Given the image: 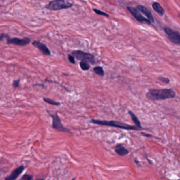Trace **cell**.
Listing matches in <instances>:
<instances>
[{
  "mask_svg": "<svg viewBox=\"0 0 180 180\" xmlns=\"http://www.w3.org/2000/svg\"><path fill=\"white\" fill-rule=\"evenodd\" d=\"M175 96V92L172 88L151 89L146 94V98L152 100H160L174 98Z\"/></svg>",
  "mask_w": 180,
  "mask_h": 180,
  "instance_id": "6da1fadb",
  "label": "cell"
},
{
  "mask_svg": "<svg viewBox=\"0 0 180 180\" xmlns=\"http://www.w3.org/2000/svg\"><path fill=\"white\" fill-rule=\"evenodd\" d=\"M90 121L95 124L100 125L110 126V127H113L119 128L121 129H124V130H142V129L138 128L135 126H131L130 125L125 124L121 122L114 121H101V120L92 119Z\"/></svg>",
  "mask_w": 180,
  "mask_h": 180,
  "instance_id": "7a4b0ae2",
  "label": "cell"
},
{
  "mask_svg": "<svg viewBox=\"0 0 180 180\" xmlns=\"http://www.w3.org/2000/svg\"><path fill=\"white\" fill-rule=\"evenodd\" d=\"M73 4L63 0H55L50 1L48 4L45 6V8L51 11H58L62 9H67L72 7Z\"/></svg>",
  "mask_w": 180,
  "mask_h": 180,
  "instance_id": "3957f363",
  "label": "cell"
},
{
  "mask_svg": "<svg viewBox=\"0 0 180 180\" xmlns=\"http://www.w3.org/2000/svg\"><path fill=\"white\" fill-rule=\"evenodd\" d=\"M72 56L76 59L83 62L90 63L92 65L96 64V59L95 56L89 53L85 52L81 50L73 51L72 52Z\"/></svg>",
  "mask_w": 180,
  "mask_h": 180,
  "instance_id": "277c9868",
  "label": "cell"
},
{
  "mask_svg": "<svg viewBox=\"0 0 180 180\" xmlns=\"http://www.w3.org/2000/svg\"><path fill=\"white\" fill-rule=\"evenodd\" d=\"M49 114L51 117L52 118V127L54 129L61 132L72 133L70 130L67 128L65 127L61 123V119L59 117V115L57 112H56L53 114L49 113Z\"/></svg>",
  "mask_w": 180,
  "mask_h": 180,
  "instance_id": "5b68a950",
  "label": "cell"
},
{
  "mask_svg": "<svg viewBox=\"0 0 180 180\" xmlns=\"http://www.w3.org/2000/svg\"><path fill=\"white\" fill-rule=\"evenodd\" d=\"M127 9L137 21H138L141 23L146 24L148 25H150L151 24V22H150L149 20H147L145 17H144L136 8L132 7V6H127Z\"/></svg>",
  "mask_w": 180,
  "mask_h": 180,
  "instance_id": "8992f818",
  "label": "cell"
},
{
  "mask_svg": "<svg viewBox=\"0 0 180 180\" xmlns=\"http://www.w3.org/2000/svg\"><path fill=\"white\" fill-rule=\"evenodd\" d=\"M165 33L168 35V39L174 44L179 45L180 44V36L179 32L174 31L168 27L164 29Z\"/></svg>",
  "mask_w": 180,
  "mask_h": 180,
  "instance_id": "52a82bcc",
  "label": "cell"
},
{
  "mask_svg": "<svg viewBox=\"0 0 180 180\" xmlns=\"http://www.w3.org/2000/svg\"><path fill=\"white\" fill-rule=\"evenodd\" d=\"M31 39L29 38H25L22 39L14 38H9L7 40V42L8 44H12L16 46H25L30 43Z\"/></svg>",
  "mask_w": 180,
  "mask_h": 180,
  "instance_id": "ba28073f",
  "label": "cell"
},
{
  "mask_svg": "<svg viewBox=\"0 0 180 180\" xmlns=\"http://www.w3.org/2000/svg\"><path fill=\"white\" fill-rule=\"evenodd\" d=\"M25 168L23 165H21L18 168H16L14 170L12 171L11 174L5 177V180H16L19 175L25 171Z\"/></svg>",
  "mask_w": 180,
  "mask_h": 180,
  "instance_id": "9c48e42d",
  "label": "cell"
},
{
  "mask_svg": "<svg viewBox=\"0 0 180 180\" xmlns=\"http://www.w3.org/2000/svg\"><path fill=\"white\" fill-rule=\"evenodd\" d=\"M32 45L36 47L39 50L41 51L43 54L46 56L51 55V52L49 49L48 48L46 44L41 42L39 41H34L32 42Z\"/></svg>",
  "mask_w": 180,
  "mask_h": 180,
  "instance_id": "30bf717a",
  "label": "cell"
},
{
  "mask_svg": "<svg viewBox=\"0 0 180 180\" xmlns=\"http://www.w3.org/2000/svg\"><path fill=\"white\" fill-rule=\"evenodd\" d=\"M139 12L142 13L147 18V20H149L151 22H154V19L153 18L152 13L151 11L148 9L145 6H143L142 5H138L136 6V8Z\"/></svg>",
  "mask_w": 180,
  "mask_h": 180,
  "instance_id": "8fae6325",
  "label": "cell"
},
{
  "mask_svg": "<svg viewBox=\"0 0 180 180\" xmlns=\"http://www.w3.org/2000/svg\"><path fill=\"white\" fill-rule=\"evenodd\" d=\"M115 151L118 155L124 156L129 153V151L121 144H117L115 146Z\"/></svg>",
  "mask_w": 180,
  "mask_h": 180,
  "instance_id": "7c38bea8",
  "label": "cell"
},
{
  "mask_svg": "<svg viewBox=\"0 0 180 180\" xmlns=\"http://www.w3.org/2000/svg\"><path fill=\"white\" fill-rule=\"evenodd\" d=\"M152 7L155 12L158 13L159 16H162L165 14V10L164 8L161 5V4L158 2H154L152 4Z\"/></svg>",
  "mask_w": 180,
  "mask_h": 180,
  "instance_id": "4fadbf2b",
  "label": "cell"
},
{
  "mask_svg": "<svg viewBox=\"0 0 180 180\" xmlns=\"http://www.w3.org/2000/svg\"><path fill=\"white\" fill-rule=\"evenodd\" d=\"M128 114L130 115L131 116V118L132 119V121L134 123V124H135V125L136 126V127L140 128V129H142V130H144L142 128V126L141 125V123L140 122L139 119L138 118V117H137L136 115L133 112L129 110L128 111Z\"/></svg>",
  "mask_w": 180,
  "mask_h": 180,
  "instance_id": "5bb4252c",
  "label": "cell"
},
{
  "mask_svg": "<svg viewBox=\"0 0 180 180\" xmlns=\"http://www.w3.org/2000/svg\"><path fill=\"white\" fill-rule=\"evenodd\" d=\"M93 71L97 75H99L101 77H103L105 75L104 70L102 67L97 66L93 68Z\"/></svg>",
  "mask_w": 180,
  "mask_h": 180,
  "instance_id": "9a60e30c",
  "label": "cell"
},
{
  "mask_svg": "<svg viewBox=\"0 0 180 180\" xmlns=\"http://www.w3.org/2000/svg\"><path fill=\"white\" fill-rule=\"evenodd\" d=\"M44 101L46 102V103H48L50 105H52L55 106H59L61 104L59 102H55L54 100H51L50 98H43Z\"/></svg>",
  "mask_w": 180,
  "mask_h": 180,
  "instance_id": "2e32d148",
  "label": "cell"
},
{
  "mask_svg": "<svg viewBox=\"0 0 180 180\" xmlns=\"http://www.w3.org/2000/svg\"><path fill=\"white\" fill-rule=\"evenodd\" d=\"M79 65H80L81 69L84 71L88 70L90 68V65H89V63H88L87 62L81 61Z\"/></svg>",
  "mask_w": 180,
  "mask_h": 180,
  "instance_id": "e0dca14e",
  "label": "cell"
},
{
  "mask_svg": "<svg viewBox=\"0 0 180 180\" xmlns=\"http://www.w3.org/2000/svg\"><path fill=\"white\" fill-rule=\"evenodd\" d=\"M93 11L95 12L97 14H98V15L105 16H106V17H109V15L107 13L104 12H103V11H100V10L96 9H93Z\"/></svg>",
  "mask_w": 180,
  "mask_h": 180,
  "instance_id": "ac0fdd59",
  "label": "cell"
},
{
  "mask_svg": "<svg viewBox=\"0 0 180 180\" xmlns=\"http://www.w3.org/2000/svg\"><path fill=\"white\" fill-rule=\"evenodd\" d=\"M158 79L160 81H161L162 82H163L164 84H168L170 82V79L168 78L160 77L158 78Z\"/></svg>",
  "mask_w": 180,
  "mask_h": 180,
  "instance_id": "d6986e66",
  "label": "cell"
},
{
  "mask_svg": "<svg viewBox=\"0 0 180 180\" xmlns=\"http://www.w3.org/2000/svg\"><path fill=\"white\" fill-rule=\"evenodd\" d=\"M33 177L31 175L29 174H25L23 175L21 179L20 180H32Z\"/></svg>",
  "mask_w": 180,
  "mask_h": 180,
  "instance_id": "ffe728a7",
  "label": "cell"
},
{
  "mask_svg": "<svg viewBox=\"0 0 180 180\" xmlns=\"http://www.w3.org/2000/svg\"><path fill=\"white\" fill-rule=\"evenodd\" d=\"M13 87L14 88H18L20 86V79L17 80L13 81L12 84Z\"/></svg>",
  "mask_w": 180,
  "mask_h": 180,
  "instance_id": "44dd1931",
  "label": "cell"
},
{
  "mask_svg": "<svg viewBox=\"0 0 180 180\" xmlns=\"http://www.w3.org/2000/svg\"><path fill=\"white\" fill-rule=\"evenodd\" d=\"M68 59L69 61L70 62H71V63H72V64H75V63H76V61H75V58H74L73 56H72V55H69Z\"/></svg>",
  "mask_w": 180,
  "mask_h": 180,
  "instance_id": "7402d4cb",
  "label": "cell"
},
{
  "mask_svg": "<svg viewBox=\"0 0 180 180\" xmlns=\"http://www.w3.org/2000/svg\"><path fill=\"white\" fill-rule=\"evenodd\" d=\"M5 38L9 39V35L7 34H4V33L0 34V41L3 40Z\"/></svg>",
  "mask_w": 180,
  "mask_h": 180,
  "instance_id": "603a6c76",
  "label": "cell"
},
{
  "mask_svg": "<svg viewBox=\"0 0 180 180\" xmlns=\"http://www.w3.org/2000/svg\"><path fill=\"white\" fill-rule=\"evenodd\" d=\"M134 161H135L136 164L138 166H140V162L138 161H137L136 159H135V160H134Z\"/></svg>",
  "mask_w": 180,
  "mask_h": 180,
  "instance_id": "cb8c5ba5",
  "label": "cell"
},
{
  "mask_svg": "<svg viewBox=\"0 0 180 180\" xmlns=\"http://www.w3.org/2000/svg\"><path fill=\"white\" fill-rule=\"evenodd\" d=\"M142 134H143V135H144V136H149V137L151 136V135H147V134H144V133H142Z\"/></svg>",
  "mask_w": 180,
  "mask_h": 180,
  "instance_id": "d4e9b609",
  "label": "cell"
},
{
  "mask_svg": "<svg viewBox=\"0 0 180 180\" xmlns=\"http://www.w3.org/2000/svg\"><path fill=\"white\" fill-rule=\"evenodd\" d=\"M75 179H76V178H74V179H72V180H75Z\"/></svg>",
  "mask_w": 180,
  "mask_h": 180,
  "instance_id": "484cf974",
  "label": "cell"
},
{
  "mask_svg": "<svg viewBox=\"0 0 180 180\" xmlns=\"http://www.w3.org/2000/svg\"><path fill=\"white\" fill-rule=\"evenodd\" d=\"M44 180V179H39V180Z\"/></svg>",
  "mask_w": 180,
  "mask_h": 180,
  "instance_id": "4316f807",
  "label": "cell"
},
{
  "mask_svg": "<svg viewBox=\"0 0 180 180\" xmlns=\"http://www.w3.org/2000/svg\"></svg>",
  "mask_w": 180,
  "mask_h": 180,
  "instance_id": "83f0119b",
  "label": "cell"
},
{
  "mask_svg": "<svg viewBox=\"0 0 180 180\" xmlns=\"http://www.w3.org/2000/svg\"><path fill=\"white\" fill-rule=\"evenodd\" d=\"M0 175H1V174H0Z\"/></svg>",
  "mask_w": 180,
  "mask_h": 180,
  "instance_id": "f1b7e54d",
  "label": "cell"
}]
</instances>
